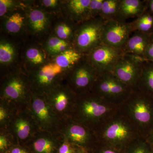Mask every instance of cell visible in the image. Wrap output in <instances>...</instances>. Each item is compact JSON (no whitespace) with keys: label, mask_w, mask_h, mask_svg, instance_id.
<instances>
[{"label":"cell","mask_w":153,"mask_h":153,"mask_svg":"<svg viewBox=\"0 0 153 153\" xmlns=\"http://www.w3.org/2000/svg\"><path fill=\"white\" fill-rule=\"evenodd\" d=\"M118 108L91 91L77 95L71 118L95 132Z\"/></svg>","instance_id":"1"},{"label":"cell","mask_w":153,"mask_h":153,"mask_svg":"<svg viewBox=\"0 0 153 153\" xmlns=\"http://www.w3.org/2000/svg\"><path fill=\"white\" fill-rule=\"evenodd\" d=\"M0 76V103L14 111L27 109L32 94L27 71L22 67Z\"/></svg>","instance_id":"2"},{"label":"cell","mask_w":153,"mask_h":153,"mask_svg":"<svg viewBox=\"0 0 153 153\" xmlns=\"http://www.w3.org/2000/svg\"><path fill=\"white\" fill-rule=\"evenodd\" d=\"M118 110L146 138L153 131V97L139 90L133 91L119 106Z\"/></svg>","instance_id":"3"},{"label":"cell","mask_w":153,"mask_h":153,"mask_svg":"<svg viewBox=\"0 0 153 153\" xmlns=\"http://www.w3.org/2000/svg\"><path fill=\"white\" fill-rule=\"evenodd\" d=\"M95 132L99 143L122 151L141 137L131 123L119 110L104 122Z\"/></svg>","instance_id":"4"},{"label":"cell","mask_w":153,"mask_h":153,"mask_svg":"<svg viewBox=\"0 0 153 153\" xmlns=\"http://www.w3.org/2000/svg\"><path fill=\"white\" fill-rule=\"evenodd\" d=\"M112 72L98 74L91 91L107 101L119 106L133 91Z\"/></svg>","instance_id":"5"},{"label":"cell","mask_w":153,"mask_h":153,"mask_svg":"<svg viewBox=\"0 0 153 153\" xmlns=\"http://www.w3.org/2000/svg\"><path fill=\"white\" fill-rule=\"evenodd\" d=\"M27 109L39 131L59 132L63 120L52 109L46 95L32 93Z\"/></svg>","instance_id":"6"},{"label":"cell","mask_w":153,"mask_h":153,"mask_svg":"<svg viewBox=\"0 0 153 153\" xmlns=\"http://www.w3.org/2000/svg\"><path fill=\"white\" fill-rule=\"evenodd\" d=\"M66 71L52 61L41 68L27 72L32 93L46 95L65 80Z\"/></svg>","instance_id":"7"},{"label":"cell","mask_w":153,"mask_h":153,"mask_svg":"<svg viewBox=\"0 0 153 153\" xmlns=\"http://www.w3.org/2000/svg\"><path fill=\"white\" fill-rule=\"evenodd\" d=\"M104 22L99 17L79 24L72 44L74 50L87 55L102 44Z\"/></svg>","instance_id":"8"},{"label":"cell","mask_w":153,"mask_h":153,"mask_svg":"<svg viewBox=\"0 0 153 153\" xmlns=\"http://www.w3.org/2000/svg\"><path fill=\"white\" fill-rule=\"evenodd\" d=\"M59 133L74 147L88 151L99 143L95 132L71 118L62 121Z\"/></svg>","instance_id":"9"},{"label":"cell","mask_w":153,"mask_h":153,"mask_svg":"<svg viewBox=\"0 0 153 153\" xmlns=\"http://www.w3.org/2000/svg\"><path fill=\"white\" fill-rule=\"evenodd\" d=\"M34 1H26L25 7L28 38L41 43L51 34L54 16L35 6Z\"/></svg>","instance_id":"10"},{"label":"cell","mask_w":153,"mask_h":153,"mask_svg":"<svg viewBox=\"0 0 153 153\" xmlns=\"http://www.w3.org/2000/svg\"><path fill=\"white\" fill-rule=\"evenodd\" d=\"M98 73L86 56L66 71L65 81L76 95L91 91Z\"/></svg>","instance_id":"11"},{"label":"cell","mask_w":153,"mask_h":153,"mask_svg":"<svg viewBox=\"0 0 153 153\" xmlns=\"http://www.w3.org/2000/svg\"><path fill=\"white\" fill-rule=\"evenodd\" d=\"M25 40L1 32L0 75L22 67V53Z\"/></svg>","instance_id":"12"},{"label":"cell","mask_w":153,"mask_h":153,"mask_svg":"<svg viewBox=\"0 0 153 153\" xmlns=\"http://www.w3.org/2000/svg\"><path fill=\"white\" fill-rule=\"evenodd\" d=\"M77 96L63 80L46 96L55 113L61 120H64L71 118Z\"/></svg>","instance_id":"13"},{"label":"cell","mask_w":153,"mask_h":153,"mask_svg":"<svg viewBox=\"0 0 153 153\" xmlns=\"http://www.w3.org/2000/svg\"><path fill=\"white\" fill-rule=\"evenodd\" d=\"M17 145L25 146L39 130L27 109L16 111L5 129Z\"/></svg>","instance_id":"14"},{"label":"cell","mask_w":153,"mask_h":153,"mask_svg":"<svg viewBox=\"0 0 153 153\" xmlns=\"http://www.w3.org/2000/svg\"><path fill=\"white\" fill-rule=\"evenodd\" d=\"M144 60L141 57L124 54L117 63L113 73L133 90H137Z\"/></svg>","instance_id":"15"},{"label":"cell","mask_w":153,"mask_h":153,"mask_svg":"<svg viewBox=\"0 0 153 153\" xmlns=\"http://www.w3.org/2000/svg\"><path fill=\"white\" fill-rule=\"evenodd\" d=\"M124 54L122 49L102 44L86 55V58L98 74L113 72L117 63Z\"/></svg>","instance_id":"16"},{"label":"cell","mask_w":153,"mask_h":153,"mask_svg":"<svg viewBox=\"0 0 153 153\" xmlns=\"http://www.w3.org/2000/svg\"><path fill=\"white\" fill-rule=\"evenodd\" d=\"M133 32L130 23L117 19L105 22L102 43L110 47L122 49Z\"/></svg>","instance_id":"17"},{"label":"cell","mask_w":153,"mask_h":153,"mask_svg":"<svg viewBox=\"0 0 153 153\" xmlns=\"http://www.w3.org/2000/svg\"><path fill=\"white\" fill-rule=\"evenodd\" d=\"M51 61L41 43L30 38L24 41L22 65L27 73L41 68Z\"/></svg>","instance_id":"18"},{"label":"cell","mask_w":153,"mask_h":153,"mask_svg":"<svg viewBox=\"0 0 153 153\" xmlns=\"http://www.w3.org/2000/svg\"><path fill=\"white\" fill-rule=\"evenodd\" d=\"M64 140L59 132L39 131L24 146L31 153H58Z\"/></svg>","instance_id":"19"},{"label":"cell","mask_w":153,"mask_h":153,"mask_svg":"<svg viewBox=\"0 0 153 153\" xmlns=\"http://www.w3.org/2000/svg\"><path fill=\"white\" fill-rule=\"evenodd\" d=\"M25 6L1 19L0 32L25 40L28 38Z\"/></svg>","instance_id":"20"},{"label":"cell","mask_w":153,"mask_h":153,"mask_svg":"<svg viewBox=\"0 0 153 153\" xmlns=\"http://www.w3.org/2000/svg\"><path fill=\"white\" fill-rule=\"evenodd\" d=\"M91 0H62V14L76 24L90 19L89 6Z\"/></svg>","instance_id":"21"},{"label":"cell","mask_w":153,"mask_h":153,"mask_svg":"<svg viewBox=\"0 0 153 153\" xmlns=\"http://www.w3.org/2000/svg\"><path fill=\"white\" fill-rule=\"evenodd\" d=\"M78 26V24L63 14L54 16L51 27V34L72 44Z\"/></svg>","instance_id":"22"},{"label":"cell","mask_w":153,"mask_h":153,"mask_svg":"<svg viewBox=\"0 0 153 153\" xmlns=\"http://www.w3.org/2000/svg\"><path fill=\"white\" fill-rule=\"evenodd\" d=\"M152 35L138 31L133 32L122 49L124 53L145 59L146 50L152 41Z\"/></svg>","instance_id":"23"},{"label":"cell","mask_w":153,"mask_h":153,"mask_svg":"<svg viewBox=\"0 0 153 153\" xmlns=\"http://www.w3.org/2000/svg\"><path fill=\"white\" fill-rule=\"evenodd\" d=\"M147 1L121 0L119 10L116 19L126 22L131 18L140 16L146 10Z\"/></svg>","instance_id":"24"},{"label":"cell","mask_w":153,"mask_h":153,"mask_svg":"<svg viewBox=\"0 0 153 153\" xmlns=\"http://www.w3.org/2000/svg\"><path fill=\"white\" fill-rule=\"evenodd\" d=\"M86 55L79 53L74 48H71L53 57L52 60L66 72L84 59Z\"/></svg>","instance_id":"25"},{"label":"cell","mask_w":153,"mask_h":153,"mask_svg":"<svg viewBox=\"0 0 153 153\" xmlns=\"http://www.w3.org/2000/svg\"><path fill=\"white\" fill-rule=\"evenodd\" d=\"M137 90L153 97V63L145 60Z\"/></svg>","instance_id":"26"},{"label":"cell","mask_w":153,"mask_h":153,"mask_svg":"<svg viewBox=\"0 0 153 153\" xmlns=\"http://www.w3.org/2000/svg\"><path fill=\"white\" fill-rule=\"evenodd\" d=\"M130 23L133 32L138 31L149 35L153 34V14L147 11Z\"/></svg>","instance_id":"27"},{"label":"cell","mask_w":153,"mask_h":153,"mask_svg":"<svg viewBox=\"0 0 153 153\" xmlns=\"http://www.w3.org/2000/svg\"><path fill=\"white\" fill-rule=\"evenodd\" d=\"M121 0H104L100 18L103 21L116 19L120 7Z\"/></svg>","instance_id":"28"},{"label":"cell","mask_w":153,"mask_h":153,"mask_svg":"<svg viewBox=\"0 0 153 153\" xmlns=\"http://www.w3.org/2000/svg\"><path fill=\"white\" fill-rule=\"evenodd\" d=\"M34 5L47 13L56 16L62 14V0H36Z\"/></svg>","instance_id":"29"},{"label":"cell","mask_w":153,"mask_h":153,"mask_svg":"<svg viewBox=\"0 0 153 153\" xmlns=\"http://www.w3.org/2000/svg\"><path fill=\"white\" fill-rule=\"evenodd\" d=\"M123 151L126 153H152V151L145 138L140 137L130 144Z\"/></svg>","instance_id":"30"},{"label":"cell","mask_w":153,"mask_h":153,"mask_svg":"<svg viewBox=\"0 0 153 153\" xmlns=\"http://www.w3.org/2000/svg\"><path fill=\"white\" fill-rule=\"evenodd\" d=\"M26 1L0 0V18H2L17 9L24 7Z\"/></svg>","instance_id":"31"},{"label":"cell","mask_w":153,"mask_h":153,"mask_svg":"<svg viewBox=\"0 0 153 153\" xmlns=\"http://www.w3.org/2000/svg\"><path fill=\"white\" fill-rule=\"evenodd\" d=\"M65 42L66 41H63L54 35L50 34L41 42V44L44 47V50L49 56L53 50Z\"/></svg>","instance_id":"32"},{"label":"cell","mask_w":153,"mask_h":153,"mask_svg":"<svg viewBox=\"0 0 153 153\" xmlns=\"http://www.w3.org/2000/svg\"><path fill=\"white\" fill-rule=\"evenodd\" d=\"M16 111L3 103H0V128L1 129L7 128L11 119Z\"/></svg>","instance_id":"33"},{"label":"cell","mask_w":153,"mask_h":153,"mask_svg":"<svg viewBox=\"0 0 153 153\" xmlns=\"http://www.w3.org/2000/svg\"><path fill=\"white\" fill-rule=\"evenodd\" d=\"M104 0H91L89 6V18L94 19L100 16Z\"/></svg>","instance_id":"34"},{"label":"cell","mask_w":153,"mask_h":153,"mask_svg":"<svg viewBox=\"0 0 153 153\" xmlns=\"http://www.w3.org/2000/svg\"><path fill=\"white\" fill-rule=\"evenodd\" d=\"M91 151H95V153H120L122 151L100 143Z\"/></svg>","instance_id":"35"},{"label":"cell","mask_w":153,"mask_h":153,"mask_svg":"<svg viewBox=\"0 0 153 153\" xmlns=\"http://www.w3.org/2000/svg\"><path fill=\"white\" fill-rule=\"evenodd\" d=\"M76 149L64 139L59 148L58 153H75Z\"/></svg>","instance_id":"36"},{"label":"cell","mask_w":153,"mask_h":153,"mask_svg":"<svg viewBox=\"0 0 153 153\" xmlns=\"http://www.w3.org/2000/svg\"><path fill=\"white\" fill-rule=\"evenodd\" d=\"M145 60L153 63V42L151 41L145 52Z\"/></svg>","instance_id":"37"},{"label":"cell","mask_w":153,"mask_h":153,"mask_svg":"<svg viewBox=\"0 0 153 153\" xmlns=\"http://www.w3.org/2000/svg\"><path fill=\"white\" fill-rule=\"evenodd\" d=\"M10 150V153H31L26 147L19 145L14 146Z\"/></svg>","instance_id":"38"},{"label":"cell","mask_w":153,"mask_h":153,"mask_svg":"<svg viewBox=\"0 0 153 153\" xmlns=\"http://www.w3.org/2000/svg\"><path fill=\"white\" fill-rule=\"evenodd\" d=\"M146 10L153 14V0L147 1Z\"/></svg>","instance_id":"39"},{"label":"cell","mask_w":153,"mask_h":153,"mask_svg":"<svg viewBox=\"0 0 153 153\" xmlns=\"http://www.w3.org/2000/svg\"><path fill=\"white\" fill-rule=\"evenodd\" d=\"M146 139L153 152V131Z\"/></svg>","instance_id":"40"},{"label":"cell","mask_w":153,"mask_h":153,"mask_svg":"<svg viewBox=\"0 0 153 153\" xmlns=\"http://www.w3.org/2000/svg\"><path fill=\"white\" fill-rule=\"evenodd\" d=\"M75 153H88V151L80 148H76Z\"/></svg>","instance_id":"41"},{"label":"cell","mask_w":153,"mask_h":153,"mask_svg":"<svg viewBox=\"0 0 153 153\" xmlns=\"http://www.w3.org/2000/svg\"><path fill=\"white\" fill-rule=\"evenodd\" d=\"M152 41L153 42V34L152 35Z\"/></svg>","instance_id":"42"},{"label":"cell","mask_w":153,"mask_h":153,"mask_svg":"<svg viewBox=\"0 0 153 153\" xmlns=\"http://www.w3.org/2000/svg\"><path fill=\"white\" fill-rule=\"evenodd\" d=\"M152 153H153V151H152Z\"/></svg>","instance_id":"43"}]
</instances>
